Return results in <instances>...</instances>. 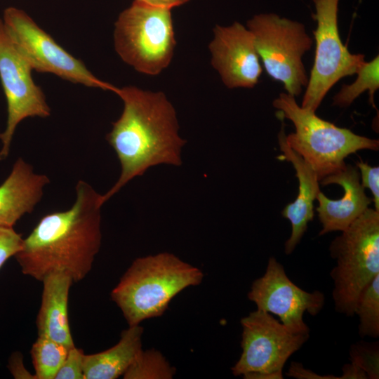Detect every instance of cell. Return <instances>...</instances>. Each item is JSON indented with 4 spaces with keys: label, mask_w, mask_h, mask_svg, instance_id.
Returning a JSON list of instances; mask_svg holds the SVG:
<instances>
[{
    "label": "cell",
    "mask_w": 379,
    "mask_h": 379,
    "mask_svg": "<svg viewBox=\"0 0 379 379\" xmlns=\"http://www.w3.org/2000/svg\"><path fill=\"white\" fill-rule=\"evenodd\" d=\"M359 317V334L361 338L379 336V275L361 291L354 308Z\"/></svg>",
    "instance_id": "obj_21"
},
{
    "label": "cell",
    "mask_w": 379,
    "mask_h": 379,
    "mask_svg": "<svg viewBox=\"0 0 379 379\" xmlns=\"http://www.w3.org/2000/svg\"><path fill=\"white\" fill-rule=\"evenodd\" d=\"M350 361L363 370L368 378H379V349L378 343L358 342L350 349Z\"/></svg>",
    "instance_id": "obj_23"
},
{
    "label": "cell",
    "mask_w": 379,
    "mask_h": 379,
    "mask_svg": "<svg viewBox=\"0 0 379 379\" xmlns=\"http://www.w3.org/2000/svg\"><path fill=\"white\" fill-rule=\"evenodd\" d=\"M143 328L128 326L113 347L102 352L84 354V379H116L123 376L142 348Z\"/></svg>",
    "instance_id": "obj_18"
},
{
    "label": "cell",
    "mask_w": 379,
    "mask_h": 379,
    "mask_svg": "<svg viewBox=\"0 0 379 379\" xmlns=\"http://www.w3.org/2000/svg\"><path fill=\"white\" fill-rule=\"evenodd\" d=\"M366 373L353 363L345 364L340 379H367Z\"/></svg>",
    "instance_id": "obj_29"
},
{
    "label": "cell",
    "mask_w": 379,
    "mask_h": 379,
    "mask_svg": "<svg viewBox=\"0 0 379 379\" xmlns=\"http://www.w3.org/2000/svg\"><path fill=\"white\" fill-rule=\"evenodd\" d=\"M3 22L10 38L33 70L65 80L116 93L118 87L93 75L79 59L61 47L24 11L8 7Z\"/></svg>",
    "instance_id": "obj_10"
},
{
    "label": "cell",
    "mask_w": 379,
    "mask_h": 379,
    "mask_svg": "<svg viewBox=\"0 0 379 379\" xmlns=\"http://www.w3.org/2000/svg\"><path fill=\"white\" fill-rule=\"evenodd\" d=\"M208 48L211 65L228 88H253L262 72L254 37L242 24L215 25Z\"/></svg>",
    "instance_id": "obj_13"
},
{
    "label": "cell",
    "mask_w": 379,
    "mask_h": 379,
    "mask_svg": "<svg viewBox=\"0 0 379 379\" xmlns=\"http://www.w3.org/2000/svg\"><path fill=\"white\" fill-rule=\"evenodd\" d=\"M281 117V116H280ZM281 127L278 134L280 150L283 152L277 159L292 164L298 180V193L293 202L287 204L281 215L291 225V233L285 242V253H293L307 229V224L314 218V201L320 192L319 180L314 169L302 157L290 147L286 140L284 118L281 117Z\"/></svg>",
    "instance_id": "obj_15"
},
{
    "label": "cell",
    "mask_w": 379,
    "mask_h": 379,
    "mask_svg": "<svg viewBox=\"0 0 379 379\" xmlns=\"http://www.w3.org/2000/svg\"><path fill=\"white\" fill-rule=\"evenodd\" d=\"M171 11L134 0L119 14L114 48L137 72L156 76L171 63L176 44Z\"/></svg>",
    "instance_id": "obj_6"
},
{
    "label": "cell",
    "mask_w": 379,
    "mask_h": 379,
    "mask_svg": "<svg viewBox=\"0 0 379 379\" xmlns=\"http://www.w3.org/2000/svg\"><path fill=\"white\" fill-rule=\"evenodd\" d=\"M323 185H340L344 194L339 199H330L321 191L317 194L319 205L316 208L322 225L319 235L335 231L343 232L360 216L373 201L360 182L357 166L346 164L341 170L319 181Z\"/></svg>",
    "instance_id": "obj_14"
},
{
    "label": "cell",
    "mask_w": 379,
    "mask_h": 379,
    "mask_svg": "<svg viewBox=\"0 0 379 379\" xmlns=\"http://www.w3.org/2000/svg\"><path fill=\"white\" fill-rule=\"evenodd\" d=\"M267 73L295 97L306 87L308 77L302 56L312 46L305 25L276 13H260L246 22Z\"/></svg>",
    "instance_id": "obj_7"
},
{
    "label": "cell",
    "mask_w": 379,
    "mask_h": 379,
    "mask_svg": "<svg viewBox=\"0 0 379 379\" xmlns=\"http://www.w3.org/2000/svg\"><path fill=\"white\" fill-rule=\"evenodd\" d=\"M329 250L336 262L331 272L335 310L352 317L360 293L379 275V211L368 207L333 240Z\"/></svg>",
    "instance_id": "obj_5"
},
{
    "label": "cell",
    "mask_w": 379,
    "mask_h": 379,
    "mask_svg": "<svg viewBox=\"0 0 379 379\" xmlns=\"http://www.w3.org/2000/svg\"><path fill=\"white\" fill-rule=\"evenodd\" d=\"M32 67L17 48L0 18V79L7 102V121L0 133V160L6 159L17 126L28 117L46 118L51 109L32 77Z\"/></svg>",
    "instance_id": "obj_11"
},
{
    "label": "cell",
    "mask_w": 379,
    "mask_h": 379,
    "mask_svg": "<svg viewBox=\"0 0 379 379\" xmlns=\"http://www.w3.org/2000/svg\"><path fill=\"white\" fill-rule=\"evenodd\" d=\"M272 105L294 124L295 131L286 135L287 142L314 169L319 181L344 168L348 155L361 149H379L378 140L319 118L315 112L298 105L295 97L287 93H281Z\"/></svg>",
    "instance_id": "obj_4"
},
{
    "label": "cell",
    "mask_w": 379,
    "mask_h": 379,
    "mask_svg": "<svg viewBox=\"0 0 379 379\" xmlns=\"http://www.w3.org/2000/svg\"><path fill=\"white\" fill-rule=\"evenodd\" d=\"M146 4L171 10L172 8L183 5L190 0H136Z\"/></svg>",
    "instance_id": "obj_30"
},
{
    "label": "cell",
    "mask_w": 379,
    "mask_h": 379,
    "mask_svg": "<svg viewBox=\"0 0 379 379\" xmlns=\"http://www.w3.org/2000/svg\"><path fill=\"white\" fill-rule=\"evenodd\" d=\"M340 0H313L317 26L314 64L301 107L316 112L328 91L340 79L356 74L365 55L349 51L340 37L338 15Z\"/></svg>",
    "instance_id": "obj_9"
},
{
    "label": "cell",
    "mask_w": 379,
    "mask_h": 379,
    "mask_svg": "<svg viewBox=\"0 0 379 379\" xmlns=\"http://www.w3.org/2000/svg\"><path fill=\"white\" fill-rule=\"evenodd\" d=\"M248 298L257 309L277 315L285 326L300 333H310V328L303 321L304 313L315 316L325 303L322 292L300 288L273 257L269 258L265 274L253 282Z\"/></svg>",
    "instance_id": "obj_12"
},
{
    "label": "cell",
    "mask_w": 379,
    "mask_h": 379,
    "mask_svg": "<svg viewBox=\"0 0 379 379\" xmlns=\"http://www.w3.org/2000/svg\"><path fill=\"white\" fill-rule=\"evenodd\" d=\"M203 272L175 255L162 252L138 258L112 290L111 299L128 326L163 315L185 288L199 285Z\"/></svg>",
    "instance_id": "obj_3"
},
{
    "label": "cell",
    "mask_w": 379,
    "mask_h": 379,
    "mask_svg": "<svg viewBox=\"0 0 379 379\" xmlns=\"http://www.w3.org/2000/svg\"><path fill=\"white\" fill-rule=\"evenodd\" d=\"M84 354L81 348L74 346L69 349L55 379H84L83 368Z\"/></svg>",
    "instance_id": "obj_24"
},
{
    "label": "cell",
    "mask_w": 379,
    "mask_h": 379,
    "mask_svg": "<svg viewBox=\"0 0 379 379\" xmlns=\"http://www.w3.org/2000/svg\"><path fill=\"white\" fill-rule=\"evenodd\" d=\"M240 322L242 352L231 370L234 375L246 379H282L286 362L310 337V333L292 331L258 309Z\"/></svg>",
    "instance_id": "obj_8"
},
{
    "label": "cell",
    "mask_w": 379,
    "mask_h": 379,
    "mask_svg": "<svg viewBox=\"0 0 379 379\" xmlns=\"http://www.w3.org/2000/svg\"><path fill=\"white\" fill-rule=\"evenodd\" d=\"M379 57L375 56L371 61L361 63L356 74L357 77L352 84H344L333 98V105L345 107L366 91H368L370 104L376 109L374 93L379 88Z\"/></svg>",
    "instance_id": "obj_19"
},
{
    "label": "cell",
    "mask_w": 379,
    "mask_h": 379,
    "mask_svg": "<svg viewBox=\"0 0 379 379\" xmlns=\"http://www.w3.org/2000/svg\"><path fill=\"white\" fill-rule=\"evenodd\" d=\"M69 350L50 338L38 336L30 350L36 379H55Z\"/></svg>",
    "instance_id": "obj_20"
},
{
    "label": "cell",
    "mask_w": 379,
    "mask_h": 379,
    "mask_svg": "<svg viewBox=\"0 0 379 379\" xmlns=\"http://www.w3.org/2000/svg\"><path fill=\"white\" fill-rule=\"evenodd\" d=\"M49 182L46 175L35 173L30 164L18 158L0 185V226L13 227L24 215L31 213Z\"/></svg>",
    "instance_id": "obj_16"
},
{
    "label": "cell",
    "mask_w": 379,
    "mask_h": 379,
    "mask_svg": "<svg viewBox=\"0 0 379 379\" xmlns=\"http://www.w3.org/2000/svg\"><path fill=\"white\" fill-rule=\"evenodd\" d=\"M115 93L123 100L124 109L106 138L121 170L115 184L101 194L102 205L149 168L180 166L181 151L186 143L179 135L175 109L163 92L128 86L118 88Z\"/></svg>",
    "instance_id": "obj_2"
},
{
    "label": "cell",
    "mask_w": 379,
    "mask_h": 379,
    "mask_svg": "<svg viewBox=\"0 0 379 379\" xmlns=\"http://www.w3.org/2000/svg\"><path fill=\"white\" fill-rule=\"evenodd\" d=\"M175 368L155 349L142 350L123 378L125 379H171Z\"/></svg>",
    "instance_id": "obj_22"
},
{
    "label": "cell",
    "mask_w": 379,
    "mask_h": 379,
    "mask_svg": "<svg viewBox=\"0 0 379 379\" xmlns=\"http://www.w3.org/2000/svg\"><path fill=\"white\" fill-rule=\"evenodd\" d=\"M23 239L12 227L0 226V269L21 249Z\"/></svg>",
    "instance_id": "obj_25"
},
{
    "label": "cell",
    "mask_w": 379,
    "mask_h": 379,
    "mask_svg": "<svg viewBox=\"0 0 379 379\" xmlns=\"http://www.w3.org/2000/svg\"><path fill=\"white\" fill-rule=\"evenodd\" d=\"M357 167L360 171L361 185L371 191L375 209L379 211V167L371 166L362 161L357 162Z\"/></svg>",
    "instance_id": "obj_26"
},
{
    "label": "cell",
    "mask_w": 379,
    "mask_h": 379,
    "mask_svg": "<svg viewBox=\"0 0 379 379\" xmlns=\"http://www.w3.org/2000/svg\"><path fill=\"white\" fill-rule=\"evenodd\" d=\"M286 375L299 379H340V377L334 375H317L312 371L305 369L301 364L298 362L291 364Z\"/></svg>",
    "instance_id": "obj_28"
},
{
    "label": "cell",
    "mask_w": 379,
    "mask_h": 379,
    "mask_svg": "<svg viewBox=\"0 0 379 379\" xmlns=\"http://www.w3.org/2000/svg\"><path fill=\"white\" fill-rule=\"evenodd\" d=\"M41 306L36 319L38 336L50 338L68 349L74 347L68 319V298L73 281L63 272H53L41 281Z\"/></svg>",
    "instance_id": "obj_17"
},
{
    "label": "cell",
    "mask_w": 379,
    "mask_h": 379,
    "mask_svg": "<svg viewBox=\"0 0 379 379\" xmlns=\"http://www.w3.org/2000/svg\"><path fill=\"white\" fill-rule=\"evenodd\" d=\"M75 189L69 209L46 215L23 239L15 257L24 274L41 281L63 272L79 282L91 270L101 245V194L81 180Z\"/></svg>",
    "instance_id": "obj_1"
},
{
    "label": "cell",
    "mask_w": 379,
    "mask_h": 379,
    "mask_svg": "<svg viewBox=\"0 0 379 379\" xmlns=\"http://www.w3.org/2000/svg\"><path fill=\"white\" fill-rule=\"evenodd\" d=\"M22 355L16 352L11 354L8 360V368L13 378L17 379H36L34 374L31 373L24 366Z\"/></svg>",
    "instance_id": "obj_27"
}]
</instances>
